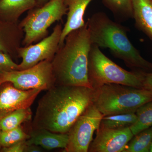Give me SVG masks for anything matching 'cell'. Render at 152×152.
<instances>
[{
    "instance_id": "obj_1",
    "label": "cell",
    "mask_w": 152,
    "mask_h": 152,
    "mask_svg": "<svg viewBox=\"0 0 152 152\" xmlns=\"http://www.w3.org/2000/svg\"><path fill=\"white\" fill-rule=\"evenodd\" d=\"M94 89L55 85L38 102L32 130L66 134L93 103Z\"/></svg>"
},
{
    "instance_id": "obj_2",
    "label": "cell",
    "mask_w": 152,
    "mask_h": 152,
    "mask_svg": "<svg viewBox=\"0 0 152 152\" xmlns=\"http://www.w3.org/2000/svg\"><path fill=\"white\" fill-rule=\"evenodd\" d=\"M91 46L86 23L68 34L52 61L56 85L93 88L88 78L89 55Z\"/></svg>"
},
{
    "instance_id": "obj_3",
    "label": "cell",
    "mask_w": 152,
    "mask_h": 152,
    "mask_svg": "<svg viewBox=\"0 0 152 152\" xmlns=\"http://www.w3.org/2000/svg\"><path fill=\"white\" fill-rule=\"evenodd\" d=\"M92 45L108 48L114 57L122 60L132 71L152 72V63L143 58L129 39L125 27L99 12L86 23Z\"/></svg>"
},
{
    "instance_id": "obj_4",
    "label": "cell",
    "mask_w": 152,
    "mask_h": 152,
    "mask_svg": "<svg viewBox=\"0 0 152 152\" xmlns=\"http://www.w3.org/2000/svg\"><path fill=\"white\" fill-rule=\"evenodd\" d=\"M152 101V91L115 84L94 89L93 104L104 116L136 113L139 108Z\"/></svg>"
},
{
    "instance_id": "obj_5",
    "label": "cell",
    "mask_w": 152,
    "mask_h": 152,
    "mask_svg": "<svg viewBox=\"0 0 152 152\" xmlns=\"http://www.w3.org/2000/svg\"><path fill=\"white\" fill-rule=\"evenodd\" d=\"M145 73L126 70L106 56L99 48L92 44L89 55L88 78L93 88L110 84L143 88Z\"/></svg>"
},
{
    "instance_id": "obj_6",
    "label": "cell",
    "mask_w": 152,
    "mask_h": 152,
    "mask_svg": "<svg viewBox=\"0 0 152 152\" xmlns=\"http://www.w3.org/2000/svg\"><path fill=\"white\" fill-rule=\"evenodd\" d=\"M64 0H50L43 5L36 7L19 23L24 33L22 45L28 46L48 36V28L67 13Z\"/></svg>"
},
{
    "instance_id": "obj_7",
    "label": "cell",
    "mask_w": 152,
    "mask_h": 152,
    "mask_svg": "<svg viewBox=\"0 0 152 152\" xmlns=\"http://www.w3.org/2000/svg\"><path fill=\"white\" fill-rule=\"evenodd\" d=\"M10 82L22 90H48L56 85L52 61L45 60L31 67L21 70L5 72L0 75V85Z\"/></svg>"
},
{
    "instance_id": "obj_8",
    "label": "cell",
    "mask_w": 152,
    "mask_h": 152,
    "mask_svg": "<svg viewBox=\"0 0 152 152\" xmlns=\"http://www.w3.org/2000/svg\"><path fill=\"white\" fill-rule=\"evenodd\" d=\"M103 115L91 104L74 123L67 133L69 141L64 152H88L95 131L100 126Z\"/></svg>"
},
{
    "instance_id": "obj_9",
    "label": "cell",
    "mask_w": 152,
    "mask_h": 152,
    "mask_svg": "<svg viewBox=\"0 0 152 152\" xmlns=\"http://www.w3.org/2000/svg\"><path fill=\"white\" fill-rule=\"evenodd\" d=\"M63 28L58 24L50 35L37 44L20 48L18 57L21 58L22 61L18 64V70L28 69L45 60L52 61L59 47Z\"/></svg>"
},
{
    "instance_id": "obj_10",
    "label": "cell",
    "mask_w": 152,
    "mask_h": 152,
    "mask_svg": "<svg viewBox=\"0 0 152 152\" xmlns=\"http://www.w3.org/2000/svg\"><path fill=\"white\" fill-rule=\"evenodd\" d=\"M42 90L34 89L22 90L10 82L0 85V119L19 109L31 107Z\"/></svg>"
},
{
    "instance_id": "obj_11",
    "label": "cell",
    "mask_w": 152,
    "mask_h": 152,
    "mask_svg": "<svg viewBox=\"0 0 152 152\" xmlns=\"http://www.w3.org/2000/svg\"><path fill=\"white\" fill-rule=\"evenodd\" d=\"M134 136L130 127L113 129L100 126L88 152H123Z\"/></svg>"
},
{
    "instance_id": "obj_12",
    "label": "cell",
    "mask_w": 152,
    "mask_h": 152,
    "mask_svg": "<svg viewBox=\"0 0 152 152\" xmlns=\"http://www.w3.org/2000/svg\"><path fill=\"white\" fill-rule=\"evenodd\" d=\"M24 33L19 23H12L0 20V52L11 57H18Z\"/></svg>"
},
{
    "instance_id": "obj_13",
    "label": "cell",
    "mask_w": 152,
    "mask_h": 152,
    "mask_svg": "<svg viewBox=\"0 0 152 152\" xmlns=\"http://www.w3.org/2000/svg\"><path fill=\"white\" fill-rule=\"evenodd\" d=\"M93 0H64L68 11L67 19L63 28L59 47L64 43L65 38L72 31L86 24L84 15L89 4Z\"/></svg>"
},
{
    "instance_id": "obj_14",
    "label": "cell",
    "mask_w": 152,
    "mask_h": 152,
    "mask_svg": "<svg viewBox=\"0 0 152 152\" xmlns=\"http://www.w3.org/2000/svg\"><path fill=\"white\" fill-rule=\"evenodd\" d=\"M30 138L26 140L27 145L40 146L44 149H65L69 141L67 133L53 132L45 129L32 130Z\"/></svg>"
},
{
    "instance_id": "obj_15",
    "label": "cell",
    "mask_w": 152,
    "mask_h": 152,
    "mask_svg": "<svg viewBox=\"0 0 152 152\" xmlns=\"http://www.w3.org/2000/svg\"><path fill=\"white\" fill-rule=\"evenodd\" d=\"M136 27L152 41V0H132Z\"/></svg>"
},
{
    "instance_id": "obj_16",
    "label": "cell",
    "mask_w": 152,
    "mask_h": 152,
    "mask_svg": "<svg viewBox=\"0 0 152 152\" xmlns=\"http://www.w3.org/2000/svg\"><path fill=\"white\" fill-rule=\"evenodd\" d=\"M36 6V0H0V20L19 23V18L24 13Z\"/></svg>"
},
{
    "instance_id": "obj_17",
    "label": "cell",
    "mask_w": 152,
    "mask_h": 152,
    "mask_svg": "<svg viewBox=\"0 0 152 152\" xmlns=\"http://www.w3.org/2000/svg\"><path fill=\"white\" fill-rule=\"evenodd\" d=\"M31 108L19 109L0 119V132L10 130L20 126L22 124L31 120Z\"/></svg>"
},
{
    "instance_id": "obj_18",
    "label": "cell",
    "mask_w": 152,
    "mask_h": 152,
    "mask_svg": "<svg viewBox=\"0 0 152 152\" xmlns=\"http://www.w3.org/2000/svg\"><path fill=\"white\" fill-rule=\"evenodd\" d=\"M152 142V126L134 135L123 152H149Z\"/></svg>"
},
{
    "instance_id": "obj_19",
    "label": "cell",
    "mask_w": 152,
    "mask_h": 152,
    "mask_svg": "<svg viewBox=\"0 0 152 152\" xmlns=\"http://www.w3.org/2000/svg\"><path fill=\"white\" fill-rule=\"evenodd\" d=\"M137 119L135 113L110 115L103 117L100 126L113 129L130 127Z\"/></svg>"
},
{
    "instance_id": "obj_20",
    "label": "cell",
    "mask_w": 152,
    "mask_h": 152,
    "mask_svg": "<svg viewBox=\"0 0 152 152\" xmlns=\"http://www.w3.org/2000/svg\"><path fill=\"white\" fill-rule=\"evenodd\" d=\"M137 119L130 127L134 135L152 126V101L140 107L136 111Z\"/></svg>"
},
{
    "instance_id": "obj_21",
    "label": "cell",
    "mask_w": 152,
    "mask_h": 152,
    "mask_svg": "<svg viewBox=\"0 0 152 152\" xmlns=\"http://www.w3.org/2000/svg\"><path fill=\"white\" fill-rule=\"evenodd\" d=\"M103 2L119 20L133 18L132 0H103Z\"/></svg>"
},
{
    "instance_id": "obj_22",
    "label": "cell",
    "mask_w": 152,
    "mask_h": 152,
    "mask_svg": "<svg viewBox=\"0 0 152 152\" xmlns=\"http://www.w3.org/2000/svg\"><path fill=\"white\" fill-rule=\"evenodd\" d=\"M30 137V134H27L21 126L10 130L1 132L0 149L10 146L18 142L26 140Z\"/></svg>"
},
{
    "instance_id": "obj_23",
    "label": "cell",
    "mask_w": 152,
    "mask_h": 152,
    "mask_svg": "<svg viewBox=\"0 0 152 152\" xmlns=\"http://www.w3.org/2000/svg\"><path fill=\"white\" fill-rule=\"evenodd\" d=\"M15 70H18V64L13 61L10 56L0 52V75Z\"/></svg>"
},
{
    "instance_id": "obj_24",
    "label": "cell",
    "mask_w": 152,
    "mask_h": 152,
    "mask_svg": "<svg viewBox=\"0 0 152 152\" xmlns=\"http://www.w3.org/2000/svg\"><path fill=\"white\" fill-rule=\"evenodd\" d=\"M26 140L22 141L10 146L0 149L1 152H25L27 146Z\"/></svg>"
},
{
    "instance_id": "obj_25",
    "label": "cell",
    "mask_w": 152,
    "mask_h": 152,
    "mask_svg": "<svg viewBox=\"0 0 152 152\" xmlns=\"http://www.w3.org/2000/svg\"><path fill=\"white\" fill-rule=\"evenodd\" d=\"M143 88L152 91V72H145L143 82Z\"/></svg>"
},
{
    "instance_id": "obj_26",
    "label": "cell",
    "mask_w": 152,
    "mask_h": 152,
    "mask_svg": "<svg viewBox=\"0 0 152 152\" xmlns=\"http://www.w3.org/2000/svg\"><path fill=\"white\" fill-rule=\"evenodd\" d=\"M43 148L35 145H27L25 152H43Z\"/></svg>"
},
{
    "instance_id": "obj_27",
    "label": "cell",
    "mask_w": 152,
    "mask_h": 152,
    "mask_svg": "<svg viewBox=\"0 0 152 152\" xmlns=\"http://www.w3.org/2000/svg\"><path fill=\"white\" fill-rule=\"evenodd\" d=\"M37 2L36 7H39L45 4L50 1V0H36Z\"/></svg>"
},
{
    "instance_id": "obj_28",
    "label": "cell",
    "mask_w": 152,
    "mask_h": 152,
    "mask_svg": "<svg viewBox=\"0 0 152 152\" xmlns=\"http://www.w3.org/2000/svg\"><path fill=\"white\" fill-rule=\"evenodd\" d=\"M149 152H152V142L151 145V147H150Z\"/></svg>"
}]
</instances>
